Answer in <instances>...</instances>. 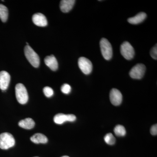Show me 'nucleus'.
Instances as JSON below:
<instances>
[{
    "label": "nucleus",
    "instance_id": "nucleus-1",
    "mask_svg": "<svg viewBox=\"0 0 157 157\" xmlns=\"http://www.w3.org/2000/svg\"><path fill=\"white\" fill-rule=\"evenodd\" d=\"M25 55L31 64L35 68H38L40 64L39 56L29 45H27L24 49Z\"/></svg>",
    "mask_w": 157,
    "mask_h": 157
},
{
    "label": "nucleus",
    "instance_id": "nucleus-2",
    "mask_svg": "<svg viewBox=\"0 0 157 157\" xmlns=\"http://www.w3.org/2000/svg\"><path fill=\"white\" fill-rule=\"evenodd\" d=\"M15 141L13 135L9 133H3L0 135V148L7 150L14 146Z\"/></svg>",
    "mask_w": 157,
    "mask_h": 157
},
{
    "label": "nucleus",
    "instance_id": "nucleus-3",
    "mask_svg": "<svg viewBox=\"0 0 157 157\" xmlns=\"http://www.w3.org/2000/svg\"><path fill=\"white\" fill-rule=\"evenodd\" d=\"M15 95L18 103L21 104H26L29 100L27 91L22 83H18L15 86Z\"/></svg>",
    "mask_w": 157,
    "mask_h": 157
},
{
    "label": "nucleus",
    "instance_id": "nucleus-4",
    "mask_svg": "<svg viewBox=\"0 0 157 157\" xmlns=\"http://www.w3.org/2000/svg\"><path fill=\"white\" fill-rule=\"evenodd\" d=\"M101 53L104 59L109 60L113 56V49L110 42L105 38H102L100 41Z\"/></svg>",
    "mask_w": 157,
    "mask_h": 157
},
{
    "label": "nucleus",
    "instance_id": "nucleus-5",
    "mask_svg": "<svg viewBox=\"0 0 157 157\" xmlns=\"http://www.w3.org/2000/svg\"><path fill=\"white\" fill-rule=\"evenodd\" d=\"M121 53L123 56L127 60H131L135 56V50L133 46L128 42H125L121 45Z\"/></svg>",
    "mask_w": 157,
    "mask_h": 157
},
{
    "label": "nucleus",
    "instance_id": "nucleus-6",
    "mask_svg": "<svg viewBox=\"0 0 157 157\" xmlns=\"http://www.w3.org/2000/svg\"><path fill=\"white\" fill-rule=\"evenodd\" d=\"M78 66L82 72L86 75L90 74L92 71V63L89 59L84 57L78 59Z\"/></svg>",
    "mask_w": 157,
    "mask_h": 157
},
{
    "label": "nucleus",
    "instance_id": "nucleus-7",
    "mask_svg": "<svg viewBox=\"0 0 157 157\" xmlns=\"http://www.w3.org/2000/svg\"><path fill=\"white\" fill-rule=\"evenodd\" d=\"M146 71V67L143 64H137L132 68L129 75L132 78L140 79L144 76Z\"/></svg>",
    "mask_w": 157,
    "mask_h": 157
},
{
    "label": "nucleus",
    "instance_id": "nucleus-8",
    "mask_svg": "<svg viewBox=\"0 0 157 157\" xmlns=\"http://www.w3.org/2000/svg\"><path fill=\"white\" fill-rule=\"evenodd\" d=\"M76 117L73 114H65L58 113L55 116L53 120L56 124H62L65 122H73L76 121Z\"/></svg>",
    "mask_w": 157,
    "mask_h": 157
},
{
    "label": "nucleus",
    "instance_id": "nucleus-9",
    "mask_svg": "<svg viewBox=\"0 0 157 157\" xmlns=\"http://www.w3.org/2000/svg\"><path fill=\"white\" fill-rule=\"evenodd\" d=\"M109 99L113 105L119 106L122 101V95L118 90L112 89L109 94Z\"/></svg>",
    "mask_w": 157,
    "mask_h": 157
},
{
    "label": "nucleus",
    "instance_id": "nucleus-10",
    "mask_svg": "<svg viewBox=\"0 0 157 157\" xmlns=\"http://www.w3.org/2000/svg\"><path fill=\"white\" fill-rule=\"evenodd\" d=\"M11 76L8 72L5 71L0 72V89L6 90L9 87Z\"/></svg>",
    "mask_w": 157,
    "mask_h": 157
},
{
    "label": "nucleus",
    "instance_id": "nucleus-11",
    "mask_svg": "<svg viewBox=\"0 0 157 157\" xmlns=\"http://www.w3.org/2000/svg\"><path fill=\"white\" fill-rule=\"evenodd\" d=\"M33 22L36 25L40 27H45L47 25V18L42 13H37L34 14L32 17Z\"/></svg>",
    "mask_w": 157,
    "mask_h": 157
},
{
    "label": "nucleus",
    "instance_id": "nucleus-12",
    "mask_svg": "<svg viewBox=\"0 0 157 157\" xmlns=\"http://www.w3.org/2000/svg\"><path fill=\"white\" fill-rule=\"evenodd\" d=\"M45 65L52 71H56L58 68V63L53 55L46 56L44 60Z\"/></svg>",
    "mask_w": 157,
    "mask_h": 157
},
{
    "label": "nucleus",
    "instance_id": "nucleus-13",
    "mask_svg": "<svg viewBox=\"0 0 157 157\" xmlns=\"http://www.w3.org/2000/svg\"><path fill=\"white\" fill-rule=\"evenodd\" d=\"M76 1L74 0H62L60 3V8L64 13L69 12L75 4Z\"/></svg>",
    "mask_w": 157,
    "mask_h": 157
},
{
    "label": "nucleus",
    "instance_id": "nucleus-14",
    "mask_svg": "<svg viewBox=\"0 0 157 157\" xmlns=\"http://www.w3.org/2000/svg\"><path fill=\"white\" fill-rule=\"evenodd\" d=\"M147 17V14L144 12H141L137 14L134 17H130L128 21L129 23L133 25H137L143 22Z\"/></svg>",
    "mask_w": 157,
    "mask_h": 157
},
{
    "label": "nucleus",
    "instance_id": "nucleus-15",
    "mask_svg": "<svg viewBox=\"0 0 157 157\" xmlns=\"http://www.w3.org/2000/svg\"><path fill=\"white\" fill-rule=\"evenodd\" d=\"M35 123L33 119L31 118H27L25 119L20 121L18 125L21 128L25 129H31L35 126Z\"/></svg>",
    "mask_w": 157,
    "mask_h": 157
},
{
    "label": "nucleus",
    "instance_id": "nucleus-16",
    "mask_svg": "<svg viewBox=\"0 0 157 157\" xmlns=\"http://www.w3.org/2000/svg\"><path fill=\"white\" fill-rule=\"evenodd\" d=\"M31 141L35 144H45L48 142V138L43 134L37 133L30 138Z\"/></svg>",
    "mask_w": 157,
    "mask_h": 157
},
{
    "label": "nucleus",
    "instance_id": "nucleus-17",
    "mask_svg": "<svg viewBox=\"0 0 157 157\" xmlns=\"http://www.w3.org/2000/svg\"><path fill=\"white\" fill-rule=\"evenodd\" d=\"M9 15L8 9L6 6L0 4V19L3 22L7 21Z\"/></svg>",
    "mask_w": 157,
    "mask_h": 157
},
{
    "label": "nucleus",
    "instance_id": "nucleus-18",
    "mask_svg": "<svg viewBox=\"0 0 157 157\" xmlns=\"http://www.w3.org/2000/svg\"><path fill=\"white\" fill-rule=\"evenodd\" d=\"M114 132L117 136L120 137L125 136L126 134V131L124 127L121 125H117L115 127Z\"/></svg>",
    "mask_w": 157,
    "mask_h": 157
},
{
    "label": "nucleus",
    "instance_id": "nucleus-19",
    "mask_svg": "<svg viewBox=\"0 0 157 157\" xmlns=\"http://www.w3.org/2000/svg\"><path fill=\"white\" fill-rule=\"evenodd\" d=\"M104 139L105 142L109 145H113L116 142L115 138L111 133H108L105 135Z\"/></svg>",
    "mask_w": 157,
    "mask_h": 157
},
{
    "label": "nucleus",
    "instance_id": "nucleus-20",
    "mask_svg": "<svg viewBox=\"0 0 157 157\" xmlns=\"http://www.w3.org/2000/svg\"><path fill=\"white\" fill-rule=\"evenodd\" d=\"M43 92H44L45 95L47 98H50V97H52L54 94L53 90L48 86H46L44 88Z\"/></svg>",
    "mask_w": 157,
    "mask_h": 157
},
{
    "label": "nucleus",
    "instance_id": "nucleus-21",
    "mask_svg": "<svg viewBox=\"0 0 157 157\" xmlns=\"http://www.w3.org/2000/svg\"><path fill=\"white\" fill-rule=\"evenodd\" d=\"M61 90L63 94H70V92H71V87L70 85L66 83V84H63L61 88Z\"/></svg>",
    "mask_w": 157,
    "mask_h": 157
},
{
    "label": "nucleus",
    "instance_id": "nucleus-22",
    "mask_svg": "<svg viewBox=\"0 0 157 157\" xmlns=\"http://www.w3.org/2000/svg\"><path fill=\"white\" fill-rule=\"evenodd\" d=\"M150 55L154 59H157V44L151 49L150 52Z\"/></svg>",
    "mask_w": 157,
    "mask_h": 157
},
{
    "label": "nucleus",
    "instance_id": "nucleus-23",
    "mask_svg": "<svg viewBox=\"0 0 157 157\" xmlns=\"http://www.w3.org/2000/svg\"><path fill=\"white\" fill-rule=\"evenodd\" d=\"M151 134L153 135H156L157 134V125H154L151 127L150 130Z\"/></svg>",
    "mask_w": 157,
    "mask_h": 157
},
{
    "label": "nucleus",
    "instance_id": "nucleus-24",
    "mask_svg": "<svg viewBox=\"0 0 157 157\" xmlns=\"http://www.w3.org/2000/svg\"><path fill=\"white\" fill-rule=\"evenodd\" d=\"M61 157H70L68 156H62Z\"/></svg>",
    "mask_w": 157,
    "mask_h": 157
},
{
    "label": "nucleus",
    "instance_id": "nucleus-25",
    "mask_svg": "<svg viewBox=\"0 0 157 157\" xmlns=\"http://www.w3.org/2000/svg\"></svg>",
    "mask_w": 157,
    "mask_h": 157
}]
</instances>
